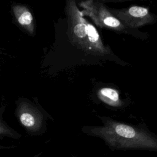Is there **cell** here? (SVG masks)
<instances>
[{"label":"cell","mask_w":157,"mask_h":157,"mask_svg":"<svg viewBox=\"0 0 157 157\" xmlns=\"http://www.w3.org/2000/svg\"><path fill=\"white\" fill-rule=\"evenodd\" d=\"M67 13L72 42L83 52L93 55L106 56L111 50L105 45L96 28L82 15L74 1H69Z\"/></svg>","instance_id":"7a4b0ae2"},{"label":"cell","mask_w":157,"mask_h":157,"mask_svg":"<svg viewBox=\"0 0 157 157\" xmlns=\"http://www.w3.org/2000/svg\"><path fill=\"white\" fill-rule=\"evenodd\" d=\"M101 126H84L82 131L102 139L112 150H144L157 153V135L139 126L101 118Z\"/></svg>","instance_id":"6da1fadb"},{"label":"cell","mask_w":157,"mask_h":157,"mask_svg":"<svg viewBox=\"0 0 157 157\" xmlns=\"http://www.w3.org/2000/svg\"><path fill=\"white\" fill-rule=\"evenodd\" d=\"M113 15L128 29H135L155 22V15L144 7L132 6L121 9H110Z\"/></svg>","instance_id":"277c9868"},{"label":"cell","mask_w":157,"mask_h":157,"mask_svg":"<svg viewBox=\"0 0 157 157\" xmlns=\"http://www.w3.org/2000/svg\"><path fill=\"white\" fill-rule=\"evenodd\" d=\"M20 120L21 124L28 128H32L36 124L35 117L29 112L22 113L20 116Z\"/></svg>","instance_id":"52a82bcc"},{"label":"cell","mask_w":157,"mask_h":157,"mask_svg":"<svg viewBox=\"0 0 157 157\" xmlns=\"http://www.w3.org/2000/svg\"><path fill=\"white\" fill-rule=\"evenodd\" d=\"M98 98L105 104L112 107H120L121 102L119 93L115 89L105 87L100 89L98 92Z\"/></svg>","instance_id":"5b68a950"},{"label":"cell","mask_w":157,"mask_h":157,"mask_svg":"<svg viewBox=\"0 0 157 157\" xmlns=\"http://www.w3.org/2000/svg\"><path fill=\"white\" fill-rule=\"evenodd\" d=\"M17 16L18 23L22 26L28 27L32 25L33 18L32 14L28 10L23 9Z\"/></svg>","instance_id":"8992f818"},{"label":"cell","mask_w":157,"mask_h":157,"mask_svg":"<svg viewBox=\"0 0 157 157\" xmlns=\"http://www.w3.org/2000/svg\"><path fill=\"white\" fill-rule=\"evenodd\" d=\"M78 6L82 9L80 10L82 15L89 17L100 28L120 33H129V29L126 28L102 2L88 0L79 2Z\"/></svg>","instance_id":"3957f363"}]
</instances>
